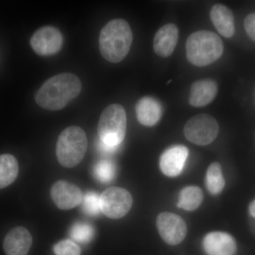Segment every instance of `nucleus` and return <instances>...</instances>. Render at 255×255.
Here are the masks:
<instances>
[{
    "label": "nucleus",
    "instance_id": "obj_18",
    "mask_svg": "<svg viewBox=\"0 0 255 255\" xmlns=\"http://www.w3.org/2000/svg\"><path fill=\"white\" fill-rule=\"evenodd\" d=\"M18 173V164L14 156L9 154L0 155V189L12 184Z\"/></svg>",
    "mask_w": 255,
    "mask_h": 255
},
{
    "label": "nucleus",
    "instance_id": "obj_14",
    "mask_svg": "<svg viewBox=\"0 0 255 255\" xmlns=\"http://www.w3.org/2000/svg\"><path fill=\"white\" fill-rule=\"evenodd\" d=\"M179 39V29L174 23L162 26L154 37L153 48L162 58H167L173 53Z\"/></svg>",
    "mask_w": 255,
    "mask_h": 255
},
{
    "label": "nucleus",
    "instance_id": "obj_19",
    "mask_svg": "<svg viewBox=\"0 0 255 255\" xmlns=\"http://www.w3.org/2000/svg\"><path fill=\"white\" fill-rule=\"evenodd\" d=\"M203 191L198 187H187L179 193L177 206L186 211H194L202 203Z\"/></svg>",
    "mask_w": 255,
    "mask_h": 255
},
{
    "label": "nucleus",
    "instance_id": "obj_5",
    "mask_svg": "<svg viewBox=\"0 0 255 255\" xmlns=\"http://www.w3.org/2000/svg\"><path fill=\"white\" fill-rule=\"evenodd\" d=\"M126 111L120 105H111L103 111L97 131L101 141L111 146H120L127 132Z\"/></svg>",
    "mask_w": 255,
    "mask_h": 255
},
{
    "label": "nucleus",
    "instance_id": "obj_23",
    "mask_svg": "<svg viewBox=\"0 0 255 255\" xmlns=\"http://www.w3.org/2000/svg\"><path fill=\"white\" fill-rule=\"evenodd\" d=\"M82 209L87 216H95L100 215L101 211V196L95 191H89L83 196Z\"/></svg>",
    "mask_w": 255,
    "mask_h": 255
},
{
    "label": "nucleus",
    "instance_id": "obj_22",
    "mask_svg": "<svg viewBox=\"0 0 255 255\" xmlns=\"http://www.w3.org/2000/svg\"><path fill=\"white\" fill-rule=\"evenodd\" d=\"M95 228L88 223L77 222L70 228V238L74 241L82 244L90 243L95 237Z\"/></svg>",
    "mask_w": 255,
    "mask_h": 255
},
{
    "label": "nucleus",
    "instance_id": "obj_11",
    "mask_svg": "<svg viewBox=\"0 0 255 255\" xmlns=\"http://www.w3.org/2000/svg\"><path fill=\"white\" fill-rule=\"evenodd\" d=\"M189 155L185 146L175 145L169 147L161 155L159 167L166 176L177 177L182 173Z\"/></svg>",
    "mask_w": 255,
    "mask_h": 255
},
{
    "label": "nucleus",
    "instance_id": "obj_4",
    "mask_svg": "<svg viewBox=\"0 0 255 255\" xmlns=\"http://www.w3.org/2000/svg\"><path fill=\"white\" fill-rule=\"evenodd\" d=\"M87 146V135L81 128L75 126L67 128L57 141V159L67 168L76 167L85 157Z\"/></svg>",
    "mask_w": 255,
    "mask_h": 255
},
{
    "label": "nucleus",
    "instance_id": "obj_26",
    "mask_svg": "<svg viewBox=\"0 0 255 255\" xmlns=\"http://www.w3.org/2000/svg\"><path fill=\"white\" fill-rule=\"evenodd\" d=\"M120 146H111L104 143L99 139L97 141V150L100 151L101 153L106 155H113L117 150H119Z\"/></svg>",
    "mask_w": 255,
    "mask_h": 255
},
{
    "label": "nucleus",
    "instance_id": "obj_21",
    "mask_svg": "<svg viewBox=\"0 0 255 255\" xmlns=\"http://www.w3.org/2000/svg\"><path fill=\"white\" fill-rule=\"evenodd\" d=\"M93 174L97 181L107 184L114 180L117 174V167L111 159H101L93 167Z\"/></svg>",
    "mask_w": 255,
    "mask_h": 255
},
{
    "label": "nucleus",
    "instance_id": "obj_12",
    "mask_svg": "<svg viewBox=\"0 0 255 255\" xmlns=\"http://www.w3.org/2000/svg\"><path fill=\"white\" fill-rule=\"evenodd\" d=\"M32 236L26 228L16 227L6 234L3 248L6 255H27L31 248Z\"/></svg>",
    "mask_w": 255,
    "mask_h": 255
},
{
    "label": "nucleus",
    "instance_id": "obj_6",
    "mask_svg": "<svg viewBox=\"0 0 255 255\" xmlns=\"http://www.w3.org/2000/svg\"><path fill=\"white\" fill-rule=\"evenodd\" d=\"M217 121L209 114H201L191 117L184 128V133L189 141L198 145H207L219 135Z\"/></svg>",
    "mask_w": 255,
    "mask_h": 255
},
{
    "label": "nucleus",
    "instance_id": "obj_13",
    "mask_svg": "<svg viewBox=\"0 0 255 255\" xmlns=\"http://www.w3.org/2000/svg\"><path fill=\"white\" fill-rule=\"evenodd\" d=\"M203 246L208 255H234L237 250L234 238L223 232H212L206 235Z\"/></svg>",
    "mask_w": 255,
    "mask_h": 255
},
{
    "label": "nucleus",
    "instance_id": "obj_17",
    "mask_svg": "<svg viewBox=\"0 0 255 255\" xmlns=\"http://www.w3.org/2000/svg\"><path fill=\"white\" fill-rule=\"evenodd\" d=\"M211 21L220 34L225 38H231L235 33L234 16L232 11L221 4L213 6L210 13Z\"/></svg>",
    "mask_w": 255,
    "mask_h": 255
},
{
    "label": "nucleus",
    "instance_id": "obj_15",
    "mask_svg": "<svg viewBox=\"0 0 255 255\" xmlns=\"http://www.w3.org/2000/svg\"><path fill=\"white\" fill-rule=\"evenodd\" d=\"M218 85L210 79L201 80L192 84L189 102L194 107H202L209 105L217 95Z\"/></svg>",
    "mask_w": 255,
    "mask_h": 255
},
{
    "label": "nucleus",
    "instance_id": "obj_3",
    "mask_svg": "<svg viewBox=\"0 0 255 255\" xmlns=\"http://www.w3.org/2000/svg\"><path fill=\"white\" fill-rule=\"evenodd\" d=\"M223 49L222 40L212 31L194 32L188 37L186 43L187 60L198 67L214 63L221 58Z\"/></svg>",
    "mask_w": 255,
    "mask_h": 255
},
{
    "label": "nucleus",
    "instance_id": "obj_7",
    "mask_svg": "<svg viewBox=\"0 0 255 255\" xmlns=\"http://www.w3.org/2000/svg\"><path fill=\"white\" fill-rule=\"evenodd\" d=\"M132 204L131 195L123 188L110 187L101 195V210L110 219L124 217L131 209Z\"/></svg>",
    "mask_w": 255,
    "mask_h": 255
},
{
    "label": "nucleus",
    "instance_id": "obj_1",
    "mask_svg": "<svg viewBox=\"0 0 255 255\" xmlns=\"http://www.w3.org/2000/svg\"><path fill=\"white\" fill-rule=\"evenodd\" d=\"M82 90V82L77 75L61 73L46 80L35 95L37 105L44 110H62L76 98Z\"/></svg>",
    "mask_w": 255,
    "mask_h": 255
},
{
    "label": "nucleus",
    "instance_id": "obj_16",
    "mask_svg": "<svg viewBox=\"0 0 255 255\" xmlns=\"http://www.w3.org/2000/svg\"><path fill=\"white\" fill-rule=\"evenodd\" d=\"M135 113L139 123L145 127H152L162 117V105L155 98L144 97L137 102Z\"/></svg>",
    "mask_w": 255,
    "mask_h": 255
},
{
    "label": "nucleus",
    "instance_id": "obj_2",
    "mask_svg": "<svg viewBox=\"0 0 255 255\" xmlns=\"http://www.w3.org/2000/svg\"><path fill=\"white\" fill-rule=\"evenodd\" d=\"M100 50L105 59L118 63L128 54L132 42L131 28L126 20L113 19L100 32Z\"/></svg>",
    "mask_w": 255,
    "mask_h": 255
},
{
    "label": "nucleus",
    "instance_id": "obj_27",
    "mask_svg": "<svg viewBox=\"0 0 255 255\" xmlns=\"http://www.w3.org/2000/svg\"><path fill=\"white\" fill-rule=\"evenodd\" d=\"M249 211L251 216L255 218V200L253 201L250 205Z\"/></svg>",
    "mask_w": 255,
    "mask_h": 255
},
{
    "label": "nucleus",
    "instance_id": "obj_24",
    "mask_svg": "<svg viewBox=\"0 0 255 255\" xmlns=\"http://www.w3.org/2000/svg\"><path fill=\"white\" fill-rule=\"evenodd\" d=\"M53 251L56 255H80V247L71 240H63L55 245Z\"/></svg>",
    "mask_w": 255,
    "mask_h": 255
},
{
    "label": "nucleus",
    "instance_id": "obj_25",
    "mask_svg": "<svg viewBox=\"0 0 255 255\" xmlns=\"http://www.w3.org/2000/svg\"><path fill=\"white\" fill-rule=\"evenodd\" d=\"M244 25L248 36L255 42V14H251L247 16Z\"/></svg>",
    "mask_w": 255,
    "mask_h": 255
},
{
    "label": "nucleus",
    "instance_id": "obj_20",
    "mask_svg": "<svg viewBox=\"0 0 255 255\" xmlns=\"http://www.w3.org/2000/svg\"><path fill=\"white\" fill-rule=\"evenodd\" d=\"M206 184L208 190L213 195L219 194L223 191L225 179L221 166L218 162H214L209 166L206 172Z\"/></svg>",
    "mask_w": 255,
    "mask_h": 255
},
{
    "label": "nucleus",
    "instance_id": "obj_10",
    "mask_svg": "<svg viewBox=\"0 0 255 255\" xmlns=\"http://www.w3.org/2000/svg\"><path fill=\"white\" fill-rule=\"evenodd\" d=\"M50 195L55 205L60 209L70 210L81 204L83 195L80 188L65 181H58L53 184Z\"/></svg>",
    "mask_w": 255,
    "mask_h": 255
},
{
    "label": "nucleus",
    "instance_id": "obj_9",
    "mask_svg": "<svg viewBox=\"0 0 255 255\" xmlns=\"http://www.w3.org/2000/svg\"><path fill=\"white\" fill-rule=\"evenodd\" d=\"M159 235L170 246H177L184 241L187 235V225L184 220L172 213H162L157 219Z\"/></svg>",
    "mask_w": 255,
    "mask_h": 255
},
{
    "label": "nucleus",
    "instance_id": "obj_8",
    "mask_svg": "<svg viewBox=\"0 0 255 255\" xmlns=\"http://www.w3.org/2000/svg\"><path fill=\"white\" fill-rule=\"evenodd\" d=\"M30 44L33 51L40 56L55 55L63 48V34L54 26H43L33 33Z\"/></svg>",
    "mask_w": 255,
    "mask_h": 255
}]
</instances>
